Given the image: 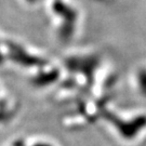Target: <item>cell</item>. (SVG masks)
Returning <instances> with one entry per match:
<instances>
[{
	"instance_id": "cell-1",
	"label": "cell",
	"mask_w": 146,
	"mask_h": 146,
	"mask_svg": "<svg viewBox=\"0 0 146 146\" xmlns=\"http://www.w3.org/2000/svg\"><path fill=\"white\" fill-rule=\"evenodd\" d=\"M139 86L141 92L146 96V72H141L139 75Z\"/></svg>"
},
{
	"instance_id": "cell-2",
	"label": "cell",
	"mask_w": 146,
	"mask_h": 146,
	"mask_svg": "<svg viewBox=\"0 0 146 146\" xmlns=\"http://www.w3.org/2000/svg\"><path fill=\"white\" fill-rule=\"evenodd\" d=\"M36 146H50V145H46V144H40V145H36Z\"/></svg>"
}]
</instances>
